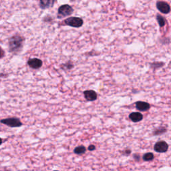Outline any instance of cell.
<instances>
[{"label": "cell", "instance_id": "1", "mask_svg": "<svg viewBox=\"0 0 171 171\" xmlns=\"http://www.w3.org/2000/svg\"><path fill=\"white\" fill-rule=\"evenodd\" d=\"M25 38L20 34H15L9 39V51L11 54L17 55L22 52L24 48Z\"/></svg>", "mask_w": 171, "mask_h": 171}, {"label": "cell", "instance_id": "2", "mask_svg": "<svg viewBox=\"0 0 171 171\" xmlns=\"http://www.w3.org/2000/svg\"><path fill=\"white\" fill-rule=\"evenodd\" d=\"M73 12L74 9L72 7L68 4H64L57 9V19H62V18L68 17L72 14Z\"/></svg>", "mask_w": 171, "mask_h": 171}, {"label": "cell", "instance_id": "3", "mask_svg": "<svg viewBox=\"0 0 171 171\" xmlns=\"http://www.w3.org/2000/svg\"><path fill=\"white\" fill-rule=\"evenodd\" d=\"M0 123L6 125L10 128H18L23 125V123L19 118L10 117L0 120Z\"/></svg>", "mask_w": 171, "mask_h": 171}, {"label": "cell", "instance_id": "4", "mask_svg": "<svg viewBox=\"0 0 171 171\" xmlns=\"http://www.w3.org/2000/svg\"><path fill=\"white\" fill-rule=\"evenodd\" d=\"M64 23L65 25H68V26L78 28V27L82 26L83 24H84V21L81 18L70 17L64 20Z\"/></svg>", "mask_w": 171, "mask_h": 171}, {"label": "cell", "instance_id": "5", "mask_svg": "<svg viewBox=\"0 0 171 171\" xmlns=\"http://www.w3.org/2000/svg\"><path fill=\"white\" fill-rule=\"evenodd\" d=\"M156 8L162 13L168 14L170 12V6L167 2L164 1H158L156 2Z\"/></svg>", "mask_w": 171, "mask_h": 171}, {"label": "cell", "instance_id": "6", "mask_svg": "<svg viewBox=\"0 0 171 171\" xmlns=\"http://www.w3.org/2000/svg\"><path fill=\"white\" fill-rule=\"evenodd\" d=\"M168 144L165 141H159L157 142L154 146V150L158 153H164L168 151Z\"/></svg>", "mask_w": 171, "mask_h": 171}, {"label": "cell", "instance_id": "7", "mask_svg": "<svg viewBox=\"0 0 171 171\" xmlns=\"http://www.w3.org/2000/svg\"><path fill=\"white\" fill-rule=\"evenodd\" d=\"M27 64L28 66L30 67L32 69H37L40 68L43 65V62L40 59L36 58V57H34V58H31L28 60L27 61Z\"/></svg>", "mask_w": 171, "mask_h": 171}, {"label": "cell", "instance_id": "8", "mask_svg": "<svg viewBox=\"0 0 171 171\" xmlns=\"http://www.w3.org/2000/svg\"><path fill=\"white\" fill-rule=\"evenodd\" d=\"M136 108L140 112H146L151 108V104L149 103L143 101H138L135 103Z\"/></svg>", "mask_w": 171, "mask_h": 171}, {"label": "cell", "instance_id": "9", "mask_svg": "<svg viewBox=\"0 0 171 171\" xmlns=\"http://www.w3.org/2000/svg\"><path fill=\"white\" fill-rule=\"evenodd\" d=\"M84 96L86 100L90 102L95 101L97 98H98V94H97L95 91L92 90H88L84 91Z\"/></svg>", "mask_w": 171, "mask_h": 171}, {"label": "cell", "instance_id": "10", "mask_svg": "<svg viewBox=\"0 0 171 171\" xmlns=\"http://www.w3.org/2000/svg\"><path fill=\"white\" fill-rule=\"evenodd\" d=\"M55 0H40V7L42 10L52 8L54 6Z\"/></svg>", "mask_w": 171, "mask_h": 171}, {"label": "cell", "instance_id": "11", "mask_svg": "<svg viewBox=\"0 0 171 171\" xmlns=\"http://www.w3.org/2000/svg\"><path fill=\"white\" fill-rule=\"evenodd\" d=\"M129 118L134 122H138L143 119V115L140 112H132L129 115Z\"/></svg>", "mask_w": 171, "mask_h": 171}, {"label": "cell", "instance_id": "12", "mask_svg": "<svg viewBox=\"0 0 171 171\" xmlns=\"http://www.w3.org/2000/svg\"><path fill=\"white\" fill-rule=\"evenodd\" d=\"M74 64L72 63V62L69 60L66 63H64V64H62L60 67V68L62 69V70L64 71H68V70H71L74 68Z\"/></svg>", "mask_w": 171, "mask_h": 171}, {"label": "cell", "instance_id": "13", "mask_svg": "<svg viewBox=\"0 0 171 171\" xmlns=\"http://www.w3.org/2000/svg\"><path fill=\"white\" fill-rule=\"evenodd\" d=\"M156 19L159 25V26H160V27H163L166 25L165 18H164L163 16H162L160 14H157Z\"/></svg>", "mask_w": 171, "mask_h": 171}, {"label": "cell", "instance_id": "14", "mask_svg": "<svg viewBox=\"0 0 171 171\" xmlns=\"http://www.w3.org/2000/svg\"><path fill=\"white\" fill-rule=\"evenodd\" d=\"M165 66V63L163 62H154L152 63H151L150 66L152 69H153L154 70H156L157 69L160 68L162 67Z\"/></svg>", "mask_w": 171, "mask_h": 171}, {"label": "cell", "instance_id": "15", "mask_svg": "<svg viewBox=\"0 0 171 171\" xmlns=\"http://www.w3.org/2000/svg\"><path fill=\"white\" fill-rule=\"evenodd\" d=\"M86 149L84 146H79L76 147L74 150V152L76 154H82L86 152Z\"/></svg>", "mask_w": 171, "mask_h": 171}, {"label": "cell", "instance_id": "16", "mask_svg": "<svg viewBox=\"0 0 171 171\" xmlns=\"http://www.w3.org/2000/svg\"><path fill=\"white\" fill-rule=\"evenodd\" d=\"M154 156L153 153L152 152H148V153L144 154V155L142 156V159L144 161H151L152 160H154Z\"/></svg>", "mask_w": 171, "mask_h": 171}, {"label": "cell", "instance_id": "17", "mask_svg": "<svg viewBox=\"0 0 171 171\" xmlns=\"http://www.w3.org/2000/svg\"><path fill=\"white\" fill-rule=\"evenodd\" d=\"M165 132H166V128H165V127H160V128L155 129V130L153 131L152 134H153V135L156 136V135H163V134L165 133Z\"/></svg>", "mask_w": 171, "mask_h": 171}, {"label": "cell", "instance_id": "18", "mask_svg": "<svg viewBox=\"0 0 171 171\" xmlns=\"http://www.w3.org/2000/svg\"><path fill=\"white\" fill-rule=\"evenodd\" d=\"M88 151H94V150L96 149V146H94V144H91V145H90V146H88Z\"/></svg>", "mask_w": 171, "mask_h": 171}, {"label": "cell", "instance_id": "19", "mask_svg": "<svg viewBox=\"0 0 171 171\" xmlns=\"http://www.w3.org/2000/svg\"><path fill=\"white\" fill-rule=\"evenodd\" d=\"M130 153H131V150L130 149H126L123 152V154H124V155H126V156L129 155V154H130Z\"/></svg>", "mask_w": 171, "mask_h": 171}, {"label": "cell", "instance_id": "20", "mask_svg": "<svg viewBox=\"0 0 171 171\" xmlns=\"http://www.w3.org/2000/svg\"><path fill=\"white\" fill-rule=\"evenodd\" d=\"M4 54H4V50H2L1 48H0V59L2 58V57L4 56Z\"/></svg>", "mask_w": 171, "mask_h": 171}, {"label": "cell", "instance_id": "21", "mask_svg": "<svg viewBox=\"0 0 171 171\" xmlns=\"http://www.w3.org/2000/svg\"><path fill=\"white\" fill-rule=\"evenodd\" d=\"M135 158L136 159V160H140V155H138V154H135Z\"/></svg>", "mask_w": 171, "mask_h": 171}, {"label": "cell", "instance_id": "22", "mask_svg": "<svg viewBox=\"0 0 171 171\" xmlns=\"http://www.w3.org/2000/svg\"><path fill=\"white\" fill-rule=\"evenodd\" d=\"M2 143H3V140L1 139V138H0V146L2 144Z\"/></svg>", "mask_w": 171, "mask_h": 171}, {"label": "cell", "instance_id": "23", "mask_svg": "<svg viewBox=\"0 0 171 171\" xmlns=\"http://www.w3.org/2000/svg\"><path fill=\"white\" fill-rule=\"evenodd\" d=\"M54 171H59V170H54Z\"/></svg>", "mask_w": 171, "mask_h": 171}, {"label": "cell", "instance_id": "24", "mask_svg": "<svg viewBox=\"0 0 171 171\" xmlns=\"http://www.w3.org/2000/svg\"><path fill=\"white\" fill-rule=\"evenodd\" d=\"M0 171H2V170H0ZM6 171H9V170H6Z\"/></svg>", "mask_w": 171, "mask_h": 171}]
</instances>
